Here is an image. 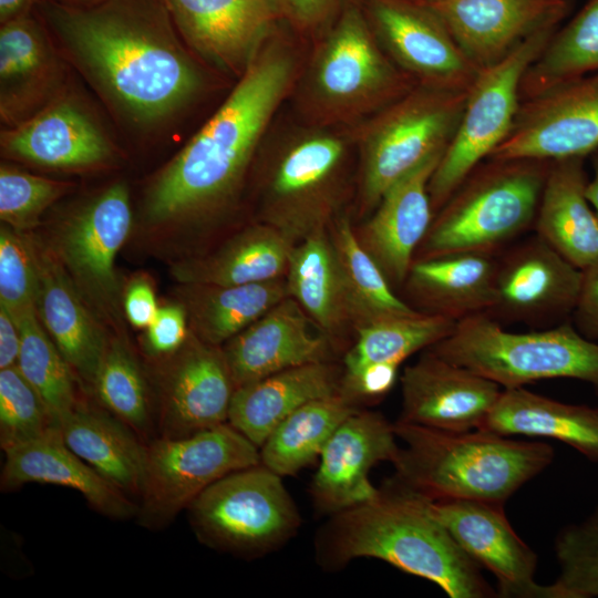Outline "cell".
<instances>
[{"label": "cell", "instance_id": "1", "mask_svg": "<svg viewBox=\"0 0 598 598\" xmlns=\"http://www.w3.org/2000/svg\"><path fill=\"white\" fill-rule=\"evenodd\" d=\"M291 58L259 52L216 113L148 185L140 239L174 252L235 199L257 145L289 89Z\"/></svg>", "mask_w": 598, "mask_h": 598}, {"label": "cell", "instance_id": "2", "mask_svg": "<svg viewBox=\"0 0 598 598\" xmlns=\"http://www.w3.org/2000/svg\"><path fill=\"white\" fill-rule=\"evenodd\" d=\"M44 14L83 73L135 120L164 117L199 89L163 0H104L87 8L50 0Z\"/></svg>", "mask_w": 598, "mask_h": 598}, {"label": "cell", "instance_id": "3", "mask_svg": "<svg viewBox=\"0 0 598 598\" xmlns=\"http://www.w3.org/2000/svg\"><path fill=\"white\" fill-rule=\"evenodd\" d=\"M379 494L329 516L315 537V558L328 571L357 558H375L437 585L451 598L497 592L481 567L432 515L427 499L391 478Z\"/></svg>", "mask_w": 598, "mask_h": 598}, {"label": "cell", "instance_id": "4", "mask_svg": "<svg viewBox=\"0 0 598 598\" xmlns=\"http://www.w3.org/2000/svg\"><path fill=\"white\" fill-rule=\"evenodd\" d=\"M393 461L400 486L430 501L503 504L554 460L551 445L518 441L486 430L446 432L396 421Z\"/></svg>", "mask_w": 598, "mask_h": 598}, {"label": "cell", "instance_id": "5", "mask_svg": "<svg viewBox=\"0 0 598 598\" xmlns=\"http://www.w3.org/2000/svg\"><path fill=\"white\" fill-rule=\"evenodd\" d=\"M551 162H482L437 210L417 258L496 251L535 221Z\"/></svg>", "mask_w": 598, "mask_h": 598}, {"label": "cell", "instance_id": "6", "mask_svg": "<svg viewBox=\"0 0 598 598\" xmlns=\"http://www.w3.org/2000/svg\"><path fill=\"white\" fill-rule=\"evenodd\" d=\"M427 350L503 389L564 378L587 382L598 394V342L570 323L511 332L491 315L478 313L457 321L450 336Z\"/></svg>", "mask_w": 598, "mask_h": 598}, {"label": "cell", "instance_id": "7", "mask_svg": "<svg viewBox=\"0 0 598 598\" xmlns=\"http://www.w3.org/2000/svg\"><path fill=\"white\" fill-rule=\"evenodd\" d=\"M186 511L200 543L241 558L278 549L301 524L282 476L260 463L219 478Z\"/></svg>", "mask_w": 598, "mask_h": 598}, {"label": "cell", "instance_id": "8", "mask_svg": "<svg viewBox=\"0 0 598 598\" xmlns=\"http://www.w3.org/2000/svg\"><path fill=\"white\" fill-rule=\"evenodd\" d=\"M557 29L551 25L536 31L506 56L478 70L457 128L430 178L434 212L507 137L522 103L523 78Z\"/></svg>", "mask_w": 598, "mask_h": 598}, {"label": "cell", "instance_id": "9", "mask_svg": "<svg viewBox=\"0 0 598 598\" xmlns=\"http://www.w3.org/2000/svg\"><path fill=\"white\" fill-rule=\"evenodd\" d=\"M132 229L130 190L118 182L80 204L42 237L107 330L125 339L124 288L115 259Z\"/></svg>", "mask_w": 598, "mask_h": 598}, {"label": "cell", "instance_id": "10", "mask_svg": "<svg viewBox=\"0 0 598 598\" xmlns=\"http://www.w3.org/2000/svg\"><path fill=\"white\" fill-rule=\"evenodd\" d=\"M260 463L259 447L229 423L147 445L137 523L157 530L225 475Z\"/></svg>", "mask_w": 598, "mask_h": 598}, {"label": "cell", "instance_id": "11", "mask_svg": "<svg viewBox=\"0 0 598 598\" xmlns=\"http://www.w3.org/2000/svg\"><path fill=\"white\" fill-rule=\"evenodd\" d=\"M467 91L423 86L409 91L373 122L363 148L362 197L375 208L383 194L431 156L444 153Z\"/></svg>", "mask_w": 598, "mask_h": 598}, {"label": "cell", "instance_id": "12", "mask_svg": "<svg viewBox=\"0 0 598 598\" xmlns=\"http://www.w3.org/2000/svg\"><path fill=\"white\" fill-rule=\"evenodd\" d=\"M343 143L331 135L300 140L269 172L261 223L293 244L324 229L340 187Z\"/></svg>", "mask_w": 598, "mask_h": 598}, {"label": "cell", "instance_id": "13", "mask_svg": "<svg viewBox=\"0 0 598 598\" xmlns=\"http://www.w3.org/2000/svg\"><path fill=\"white\" fill-rule=\"evenodd\" d=\"M598 150V73L563 82L523 100L492 159L558 161Z\"/></svg>", "mask_w": 598, "mask_h": 598}, {"label": "cell", "instance_id": "14", "mask_svg": "<svg viewBox=\"0 0 598 598\" xmlns=\"http://www.w3.org/2000/svg\"><path fill=\"white\" fill-rule=\"evenodd\" d=\"M154 363L162 436L184 437L228 423L236 386L221 347L190 330L174 354Z\"/></svg>", "mask_w": 598, "mask_h": 598}, {"label": "cell", "instance_id": "15", "mask_svg": "<svg viewBox=\"0 0 598 598\" xmlns=\"http://www.w3.org/2000/svg\"><path fill=\"white\" fill-rule=\"evenodd\" d=\"M368 4L382 43L421 85L451 91L470 89L480 69L430 4L413 0H369Z\"/></svg>", "mask_w": 598, "mask_h": 598}, {"label": "cell", "instance_id": "16", "mask_svg": "<svg viewBox=\"0 0 598 598\" xmlns=\"http://www.w3.org/2000/svg\"><path fill=\"white\" fill-rule=\"evenodd\" d=\"M427 505L464 553L495 576L497 597L551 598L549 585L534 578L537 555L516 534L503 504L427 499Z\"/></svg>", "mask_w": 598, "mask_h": 598}, {"label": "cell", "instance_id": "17", "mask_svg": "<svg viewBox=\"0 0 598 598\" xmlns=\"http://www.w3.org/2000/svg\"><path fill=\"white\" fill-rule=\"evenodd\" d=\"M381 413L358 409L330 437L320 457L309 493L315 508L332 515L374 498L380 488L370 471L381 462L393 463L400 444Z\"/></svg>", "mask_w": 598, "mask_h": 598}, {"label": "cell", "instance_id": "18", "mask_svg": "<svg viewBox=\"0 0 598 598\" xmlns=\"http://www.w3.org/2000/svg\"><path fill=\"white\" fill-rule=\"evenodd\" d=\"M399 421L446 432L482 429L503 388L425 350L401 375Z\"/></svg>", "mask_w": 598, "mask_h": 598}, {"label": "cell", "instance_id": "19", "mask_svg": "<svg viewBox=\"0 0 598 598\" xmlns=\"http://www.w3.org/2000/svg\"><path fill=\"white\" fill-rule=\"evenodd\" d=\"M186 42L227 70L244 73L285 14L281 0H163Z\"/></svg>", "mask_w": 598, "mask_h": 598}, {"label": "cell", "instance_id": "20", "mask_svg": "<svg viewBox=\"0 0 598 598\" xmlns=\"http://www.w3.org/2000/svg\"><path fill=\"white\" fill-rule=\"evenodd\" d=\"M581 280L582 270L536 235L498 261L488 315L520 321L565 316L575 309Z\"/></svg>", "mask_w": 598, "mask_h": 598}, {"label": "cell", "instance_id": "21", "mask_svg": "<svg viewBox=\"0 0 598 598\" xmlns=\"http://www.w3.org/2000/svg\"><path fill=\"white\" fill-rule=\"evenodd\" d=\"M287 297L221 346L236 389L274 373L328 362L332 341Z\"/></svg>", "mask_w": 598, "mask_h": 598}, {"label": "cell", "instance_id": "22", "mask_svg": "<svg viewBox=\"0 0 598 598\" xmlns=\"http://www.w3.org/2000/svg\"><path fill=\"white\" fill-rule=\"evenodd\" d=\"M430 4L478 69L495 63L536 31L559 25L569 0H440Z\"/></svg>", "mask_w": 598, "mask_h": 598}, {"label": "cell", "instance_id": "23", "mask_svg": "<svg viewBox=\"0 0 598 598\" xmlns=\"http://www.w3.org/2000/svg\"><path fill=\"white\" fill-rule=\"evenodd\" d=\"M1 153L58 171H87L113 158L109 140L78 104L55 97L21 124L1 131Z\"/></svg>", "mask_w": 598, "mask_h": 598}, {"label": "cell", "instance_id": "24", "mask_svg": "<svg viewBox=\"0 0 598 598\" xmlns=\"http://www.w3.org/2000/svg\"><path fill=\"white\" fill-rule=\"evenodd\" d=\"M320 95L337 105L399 99L408 81L379 49L361 13L344 11L329 35L317 63Z\"/></svg>", "mask_w": 598, "mask_h": 598}, {"label": "cell", "instance_id": "25", "mask_svg": "<svg viewBox=\"0 0 598 598\" xmlns=\"http://www.w3.org/2000/svg\"><path fill=\"white\" fill-rule=\"evenodd\" d=\"M33 236L40 272L35 312L74 374L91 388L111 336L43 238Z\"/></svg>", "mask_w": 598, "mask_h": 598}, {"label": "cell", "instance_id": "26", "mask_svg": "<svg viewBox=\"0 0 598 598\" xmlns=\"http://www.w3.org/2000/svg\"><path fill=\"white\" fill-rule=\"evenodd\" d=\"M443 153L435 154L392 185L357 235L391 286L404 283L414 254L433 220L430 178Z\"/></svg>", "mask_w": 598, "mask_h": 598}, {"label": "cell", "instance_id": "27", "mask_svg": "<svg viewBox=\"0 0 598 598\" xmlns=\"http://www.w3.org/2000/svg\"><path fill=\"white\" fill-rule=\"evenodd\" d=\"M58 54L31 12L0 28V115L8 127L29 120L56 96Z\"/></svg>", "mask_w": 598, "mask_h": 598}, {"label": "cell", "instance_id": "28", "mask_svg": "<svg viewBox=\"0 0 598 598\" xmlns=\"http://www.w3.org/2000/svg\"><path fill=\"white\" fill-rule=\"evenodd\" d=\"M3 452V492L29 483L53 484L79 492L94 511L109 518L127 519L137 514L138 505L78 456L60 430Z\"/></svg>", "mask_w": 598, "mask_h": 598}, {"label": "cell", "instance_id": "29", "mask_svg": "<svg viewBox=\"0 0 598 598\" xmlns=\"http://www.w3.org/2000/svg\"><path fill=\"white\" fill-rule=\"evenodd\" d=\"M340 370L331 361L290 368L237 388L228 423L260 447L274 429L303 404L340 394Z\"/></svg>", "mask_w": 598, "mask_h": 598}, {"label": "cell", "instance_id": "30", "mask_svg": "<svg viewBox=\"0 0 598 598\" xmlns=\"http://www.w3.org/2000/svg\"><path fill=\"white\" fill-rule=\"evenodd\" d=\"M585 159L551 162L534 221L536 235L580 270L598 260V215L586 196Z\"/></svg>", "mask_w": 598, "mask_h": 598}, {"label": "cell", "instance_id": "31", "mask_svg": "<svg viewBox=\"0 0 598 598\" xmlns=\"http://www.w3.org/2000/svg\"><path fill=\"white\" fill-rule=\"evenodd\" d=\"M497 264L495 255L473 251L414 258L405 282L427 315L460 321L492 310Z\"/></svg>", "mask_w": 598, "mask_h": 598}, {"label": "cell", "instance_id": "32", "mask_svg": "<svg viewBox=\"0 0 598 598\" xmlns=\"http://www.w3.org/2000/svg\"><path fill=\"white\" fill-rule=\"evenodd\" d=\"M293 243L277 228L248 226L215 249L173 260L169 272L178 283L235 286L280 278Z\"/></svg>", "mask_w": 598, "mask_h": 598}, {"label": "cell", "instance_id": "33", "mask_svg": "<svg viewBox=\"0 0 598 598\" xmlns=\"http://www.w3.org/2000/svg\"><path fill=\"white\" fill-rule=\"evenodd\" d=\"M482 430L558 440L598 463V408L564 403L524 386L503 389Z\"/></svg>", "mask_w": 598, "mask_h": 598}, {"label": "cell", "instance_id": "34", "mask_svg": "<svg viewBox=\"0 0 598 598\" xmlns=\"http://www.w3.org/2000/svg\"><path fill=\"white\" fill-rule=\"evenodd\" d=\"M65 444L125 494L140 496L147 445L136 432L104 408L79 403L60 423Z\"/></svg>", "mask_w": 598, "mask_h": 598}, {"label": "cell", "instance_id": "35", "mask_svg": "<svg viewBox=\"0 0 598 598\" xmlns=\"http://www.w3.org/2000/svg\"><path fill=\"white\" fill-rule=\"evenodd\" d=\"M289 297L280 278L235 286L179 283L176 298L190 330L203 341L221 347L272 307Z\"/></svg>", "mask_w": 598, "mask_h": 598}, {"label": "cell", "instance_id": "36", "mask_svg": "<svg viewBox=\"0 0 598 598\" xmlns=\"http://www.w3.org/2000/svg\"><path fill=\"white\" fill-rule=\"evenodd\" d=\"M286 272L289 297L330 340L352 322L341 269L326 228L293 245Z\"/></svg>", "mask_w": 598, "mask_h": 598}, {"label": "cell", "instance_id": "37", "mask_svg": "<svg viewBox=\"0 0 598 598\" xmlns=\"http://www.w3.org/2000/svg\"><path fill=\"white\" fill-rule=\"evenodd\" d=\"M359 406L341 394L310 401L281 421L259 447L260 464L296 475L319 460L339 425Z\"/></svg>", "mask_w": 598, "mask_h": 598}, {"label": "cell", "instance_id": "38", "mask_svg": "<svg viewBox=\"0 0 598 598\" xmlns=\"http://www.w3.org/2000/svg\"><path fill=\"white\" fill-rule=\"evenodd\" d=\"M329 235L341 269L352 323L357 328L421 313L395 293L383 271L360 244L348 218L336 219Z\"/></svg>", "mask_w": 598, "mask_h": 598}, {"label": "cell", "instance_id": "39", "mask_svg": "<svg viewBox=\"0 0 598 598\" xmlns=\"http://www.w3.org/2000/svg\"><path fill=\"white\" fill-rule=\"evenodd\" d=\"M592 73H598V0H587L555 31L523 78L522 101Z\"/></svg>", "mask_w": 598, "mask_h": 598}, {"label": "cell", "instance_id": "40", "mask_svg": "<svg viewBox=\"0 0 598 598\" xmlns=\"http://www.w3.org/2000/svg\"><path fill=\"white\" fill-rule=\"evenodd\" d=\"M456 322L446 317L421 312L358 327L357 340L343 358L342 374L369 365L400 368L415 352L426 350L450 336Z\"/></svg>", "mask_w": 598, "mask_h": 598}, {"label": "cell", "instance_id": "41", "mask_svg": "<svg viewBox=\"0 0 598 598\" xmlns=\"http://www.w3.org/2000/svg\"><path fill=\"white\" fill-rule=\"evenodd\" d=\"M21 332L18 369L35 389L54 421H61L80 403L74 372L61 354L35 310L13 315Z\"/></svg>", "mask_w": 598, "mask_h": 598}, {"label": "cell", "instance_id": "42", "mask_svg": "<svg viewBox=\"0 0 598 598\" xmlns=\"http://www.w3.org/2000/svg\"><path fill=\"white\" fill-rule=\"evenodd\" d=\"M91 389L106 411L136 433L151 429L147 382L128 339L110 338Z\"/></svg>", "mask_w": 598, "mask_h": 598}, {"label": "cell", "instance_id": "43", "mask_svg": "<svg viewBox=\"0 0 598 598\" xmlns=\"http://www.w3.org/2000/svg\"><path fill=\"white\" fill-rule=\"evenodd\" d=\"M559 574L549 585L551 598L598 597V505L555 539Z\"/></svg>", "mask_w": 598, "mask_h": 598}, {"label": "cell", "instance_id": "44", "mask_svg": "<svg viewBox=\"0 0 598 598\" xmlns=\"http://www.w3.org/2000/svg\"><path fill=\"white\" fill-rule=\"evenodd\" d=\"M60 426L17 365L0 369L2 451L40 439Z\"/></svg>", "mask_w": 598, "mask_h": 598}, {"label": "cell", "instance_id": "45", "mask_svg": "<svg viewBox=\"0 0 598 598\" xmlns=\"http://www.w3.org/2000/svg\"><path fill=\"white\" fill-rule=\"evenodd\" d=\"M73 187L71 183L30 174L19 168L1 165L0 218L20 231H31L43 213Z\"/></svg>", "mask_w": 598, "mask_h": 598}, {"label": "cell", "instance_id": "46", "mask_svg": "<svg viewBox=\"0 0 598 598\" xmlns=\"http://www.w3.org/2000/svg\"><path fill=\"white\" fill-rule=\"evenodd\" d=\"M39 278L33 234L2 224L0 229V303L13 315L35 310Z\"/></svg>", "mask_w": 598, "mask_h": 598}, {"label": "cell", "instance_id": "47", "mask_svg": "<svg viewBox=\"0 0 598 598\" xmlns=\"http://www.w3.org/2000/svg\"><path fill=\"white\" fill-rule=\"evenodd\" d=\"M189 331L187 313L178 301L158 306L153 321L145 329L144 352L153 362L166 359L185 343Z\"/></svg>", "mask_w": 598, "mask_h": 598}, {"label": "cell", "instance_id": "48", "mask_svg": "<svg viewBox=\"0 0 598 598\" xmlns=\"http://www.w3.org/2000/svg\"><path fill=\"white\" fill-rule=\"evenodd\" d=\"M158 306L152 281L146 276H135L123 291V312L127 322L146 329L153 321Z\"/></svg>", "mask_w": 598, "mask_h": 598}, {"label": "cell", "instance_id": "49", "mask_svg": "<svg viewBox=\"0 0 598 598\" xmlns=\"http://www.w3.org/2000/svg\"><path fill=\"white\" fill-rule=\"evenodd\" d=\"M573 313L576 329L598 342V260L582 270L581 287Z\"/></svg>", "mask_w": 598, "mask_h": 598}, {"label": "cell", "instance_id": "50", "mask_svg": "<svg viewBox=\"0 0 598 598\" xmlns=\"http://www.w3.org/2000/svg\"><path fill=\"white\" fill-rule=\"evenodd\" d=\"M286 12L302 27L324 22L337 9L339 0H281Z\"/></svg>", "mask_w": 598, "mask_h": 598}, {"label": "cell", "instance_id": "51", "mask_svg": "<svg viewBox=\"0 0 598 598\" xmlns=\"http://www.w3.org/2000/svg\"><path fill=\"white\" fill-rule=\"evenodd\" d=\"M21 349V332L13 313L0 303V369L17 365Z\"/></svg>", "mask_w": 598, "mask_h": 598}, {"label": "cell", "instance_id": "52", "mask_svg": "<svg viewBox=\"0 0 598 598\" xmlns=\"http://www.w3.org/2000/svg\"><path fill=\"white\" fill-rule=\"evenodd\" d=\"M42 0H0V22L6 23L12 19L31 12L32 7Z\"/></svg>", "mask_w": 598, "mask_h": 598}, {"label": "cell", "instance_id": "53", "mask_svg": "<svg viewBox=\"0 0 598 598\" xmlns=\"http://www.w3.org/2000/svg\"><path fill=\"white\" fill-rule=\"evenodd\" d=\"M592 177L588 178L586 196L598 215V150L591 155Z\"/></svg>", "mask_w": 598, "mask_h": 598}, {"label": "cell", "instance_id": "54", "mask_svg": "<svg viewBox=\"0 0 598 598\" xmlns=\"http://www.w3.org/2000/svg\"><path fill=\"white\" fill-rule=\"evenodd\" d=\"M59 3H63L72 7L87 8L101 3L104 0H53Z\"/></svg>", "mask_w": 598, "mask_h": 598}, {"label": "cell", "instance_id": "55", "mask_svg": "<svg viewBox=\"0 0 598 598\" xmlns=\"http://www.w3.org/2000/svg\"><path fill=\"white\" fill-rule=\"evenodd\" d=\"M413 1H419V2H423V3H434V2L440 1V0H413Z\"/></svg>", "mask_w": 598, "mask_h": 598}]
</instances>
